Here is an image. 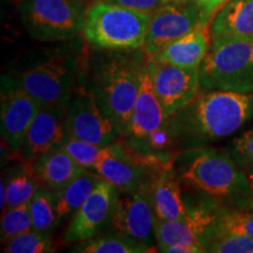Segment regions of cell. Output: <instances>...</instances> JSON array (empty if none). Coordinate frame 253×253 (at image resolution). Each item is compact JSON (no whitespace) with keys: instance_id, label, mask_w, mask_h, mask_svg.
I'll use <instances>...</instances> for the list:
<instances>
[{"instance_id":"cell-7","label":"cell","mask_w":253,"mask_h":253,"mask_svg":"<svg viewBox=\"0 0 253 253\" xmlns=\"http://www.w3.org/2000/svg\"><path fill=\"white\" fill-rule=\"evenodd\" d=\"M188 212L173 220H158L157 251L166 252L176 245H185L205 252V245L219 236V221L230 209L202 196L198 201H186Z\"/></svg>"},{"instance_id":"cell-29","label":"cell","mask_w":253,"mask_h":253,"mask_svg":"<svg viewBox=\"0 0 253 253\" xmlns=\"http://www.w3.org/2000/svg\"><path fill=\"white\" fill-rule=\"evenodd\" d=\"M229 153L246 173L253 186V128L232 142Z\"/></svg>"},{"instance_id":"cell-35","label":"cell","mask_w":253,"mask_h":253,"mask_svg":"<svg viewBox=\"0 0 253 253\" xmlns=\"http://www.w3.org/2000/svg\"><path fill=\"white\" fill-rule=\"evenodd\" d=\"M168 1H172V0H164V2H168Z\"/></svg>"},{"instance_id":"cell-9","label":"cell","mask_w":253,"mask_h":253,"mask_svg":"<svg viewBox=\"0 0 253 253\" xmlns=\"http://www.w3.org/2000/svg\"><path fill=\"white\" fill-rule=\"evenodd\" d=\"M67 129L68 135L96 145H109L122 140L118 126L80 81L68 102Z\"/></svg>"},{"instance_id":"cell-31","label":"cell","mask_w":253,"mask_h":253,"mask_svg":"<svg viewBox=\"0 0 253 253\" xmlns=\"http://www.w3.org/2000/svg\"><path fill=\"white\" fill-rule=\"evenodd\" d=\"M103 1L137 9V11L148 12V13H154L158 7L164 4V0H103Z\"/></svg>"},{"instance_id":"cell-34","label":"cell","mask_w":253,"mask_h":253,"mask_svg":"<svg viewBox=\"0 0 253 253\" xmlns=\"http://www.w3.org/2000/svg\"><path fill=\"white\" fill-rule=\"evenodd\" d=\"M196 1H198L199 5H202V4H204L205 1H208V0H196Z\"/></svg>"},{"instance_id":"cell-36","label":"cell","mask_w":253,"mask_h":253,"mask_svg":"<svg viewBox=\"0 0 253 253\" xmlns=\"http://www.w3.org/2000/svg\"><path fill=\"white\" fill-rule=\"evenodd\" d=\"M80 1H84V0H80Z\"/></svg>"},{"instance_id":"cell-15","label":"cell","mask_w":253,"mask_h":253,"mask_svg":"<svg viewBox=\"0 0 253 253\" xmlns=\"http://www.w3.org/2000/svg\"><path fill=\"white\" fill-rule=\"evenodd\" d=\"M68 102L41 104L21 144L25 161L33 163L41 155L61 148L68 136Z\"/></svg>"},{"instance_id":"cell-28","label":"cell","mask_w":253,"mask_h":253,"mask_svg":"<svg viewBox=\"0 0 253 253\" xmlns=\"http://www.w3.org/2000/svg\"><path fill=\"white\" fill-rule=\"evenodd\" d=\"M205 252L253 253V238L235 233H224L211 239L205 245Z\"/></svg>"},{"instance_id":"cell-6","label":"cell","mask_w":253,"mask_h":253,"mask_svg":"<svg viewBox=\"0 0 253 253\" xmlns=\"http://www.w3.org/2000/svg\"><path fill=\"white\" fill-rule=\"evenodd\" d=\"M87 11L80 0H23L20 18L31 38L67 40L84 32Z\"/></svg>"},{"instance_id":"cell-22","label":"cell","mask_w":253,"mask_h":253,"mask_svg":"<svg viewBox=\"0 0 253 253\" xmlns=\"http://www.w3.org/2000/svg\"><path fill=\"white\" fill-rule=\"evenodd\" d=\"M2 179L5 181L7 192L6 210L28 203L40 184L34 172L33 163L25 161L24 158L6 170Z\"/></svg>"},{"instance_id":"cell-5","label":"cell","mask_w":253,"mask_h":253,"mask_svg":"<svg viewBox=\"0 0 253 253\" xmlns=\"http://www.w3.org/2000/svg\"><path fill=\"white\" fill-rule=\"evenodd\" d=\"M199 72L203 90L253 93V39L212 41Z\"/></svg>"},{"instance_id":"cell-14","label":"cell","mask_w":253,"mask_h":253,"mask_svg":"<svg viewBox=\"0 0 253 253\" xmlns=\"http://www.w3.org/2000/svg\"><path fill=\"white\" fill-rule=\"evenodd\" d=\"M119 190L109 182L100 178L93 191L69 221L63 235L65 244L88 240L100 235L112 223Z\"/></svg>"},{"instance_id":"cell-30","label":"cell","mask_w":253,"mask_h":253,"mask_svg":"<svg viewBox=\"0 0 253 253\" xmlns=\"http://www.w3.org/2000/svg\"><path fill=\"white\" fill-rule=\"evenodd\" d=\"M224 233H235L253 238V211H227L219 221V235Z\"/></svg>"},{"instance_id":"cell-32","label":"cell","mask_w":253,"mask_h":253,"mask_svg":"<svg viewBox=\"0 0 253 253\" xmlns=\"http://www.w3.org/2000/svg\"><path fill=\"white\" fill-rule=\"evenodd\" d=\"M229 0H208L204 4L201 5L202 8V17H201V24L202 25H210V21L212 19L220 7L225 5Z\"/></svg>"},{"instance_id":"cell-8","label":"cell","mask_w":253,"mask_h":253,"mask_svg":"<svg viewBox=\"0 0 253 253\" xmlns=\"http://www.w3.org/2000/svg\"><path fill=\"white\" fill-rule=\"evenodd\" d=\"M82 59L74 54H54L21 71L15 81L40 104L68 102L79 79Z\"/></svg>"},{"instance_id":"cell-13","label":"cell","mask_w":253,"mask_h":253,"mask_svg":"<svg viewBox=\"0 0 253 253\" xmlns=\"http://www.w3.org/2000/svg\"><path fill=\"white\" fill-rule=\"evenodd\" d=\"M157 223L158 218L147 194L141 190L119 191L110 223L118 232L155 251Z\"/></svg>"},{"instance_id":"cell-33","label":"cell","mask_w":253,"mask_h":253,"mask_svg":"<svg viewBox=\"0 0 253 253\" xmlns=\"http://www.w3.org/2000/svg\"><path fill=\"white\" fill-rule=\"evenodd\" d=\"M246 210H249V211H253V196H252L251 201H250V203H249V205H248V208H246Z\"/></svg>"},{"instance_id":"cell-1","label":"cell","mask_w":253,"mask_h":253,"mask_svg":"<svg viewBox=\"0 0 253 253\" xmlns=\"http://www.w3.org/2000/svg\"><path fill=\"white\" fill-rule=\"evenodd\" d=\"M253 119V93L203 90L169 116L177 149L188 150L229 137Z\"/></svg>"},{"instance_id":"cell-20","label":"cell","mask_w":253,"mask_h":253,"mask_svg":"<svg viewBox=\"0 0 253 253\" xmlns=\"http://www.w3.org/2000/svg\"><path fill=\"white\" fill-rule=\"evenodd\" d=\"M33 169L40 184L54 192L65 188L86 170L61 148L38 157L33 162Z\"/></svg>"},{"instance_id":"cell-4","label":"cell","mask_w":253,"mask_h":253,"mask_svg":"<svg viewBox=\"0 0 253 253\" xmlns=\"http://www.w3.org/2000/svg\"><path fill=\"white\" fill-rule=\"evenodd\" d=\"M151 15L99 0L87 9L84 36L91 46L104 50L142 48Z\"/></svg>"},{"instance_id":"cell-10","label":"cell","mask_w":253,"mask_h":253,"mask_svg":"<svg viewBox=\"0 0 253 253\" xmlns=\"http://www.w3.org/2000/svg\"><path fill=\"white\" fill-rule=\"evenodd\" d=\"M201 17V5L196 0L164 2L151 15L142 49L153 59L164 47L202 25Z\"/></svg>"},{"instance_id":"cell-11","label":"cell","mask_w":253,"mask_h":253,"mask_svg":"<svg viewBox=\"0 0 253 253\" xmlns=\"http://www.w3.org/2000/svg\"><path fill=\"white\" fill-rule=\"evenodd\" d=\"M40 102L28 94L13 78L1 80V137L6 150L20 155L21 144L40 108Z\"/></svg>"},{"instance_id":"cell-3","label":"cell","mask_w":253,"mask_h":253,"mask_svg":"<svg viewBox=\"0 0 253 253\" xmlns=\"http://www.w3.org/2000/svg\"><path fill=\"white\" fill-rule=\"evenodd\" d=\"M173 166L182 183L233 211L246 210L253 186L229 151L195 148L178 155Z\"/></svg>"},{"instance_id":"cell-19","label":"cell","mask_w":253,"mask_h":253,"mask_svg":"<svg viewBox=\"0 0 253 253\" xmlns=\"http://www.w3.org/2000/svg\"><path fill=\"white\" fill-rule=\"evenodd\" d=\"M211 42L226 39H253V0H229L214 15Z\"/></svg>"},{"instance_id":"cell-26","label":"cell","mask_w":253,"mask_h":253,"mask_svg":"<svg viewBox=\"0 0 253 253\" xmlns=\"http://www.w3.org/2000/svg\"><path fill=\"white\" fill-rule=\"evenodd\" d=\"M52 233H43L30 230L21 233L2 245V251L7 253H50L55 252Z\"/></svg>"},{"instance_id":"cell-25","label":"cell","mask_w":253,"mask_h":253,"mask_svg":"<svg viewBox=\"0 0 253 253\" xmlns=\"http://www.w3.org/2000/svg\"><path fill=\"white\" fill-rule=\"evenodd\" d=\"M116 143L109 145H96L80 141L68 135L61 144V149L65 150L69 156L74 158L82 168L93 170L95 166L101 162L104 157H107L115 151Z\"/></svg>"},{"instance_id":"cell-24","label":"cell","mask_w":253,"mask_h":253,"mask_svg":"<svg viewBox=\"0 0 253 253\" xmlns=\"http://www.w3.org/2000/svg\"><path fill=\"white\" fill-rule=\"evenodd\" d=\"M32 230L52 233L59 226L56 214L55 194L45 185L39 184L36 194L30 201Z\"/></svg>"},{"instance_id":"cell-17","label":"cell","mask_w":253,"mask_h":253,"mask_svg":"<svg viewBox=\"0 0 253 253\" xmlns=\"http://www.w3.org/2000/svg\"><path fill=\"white\" fill-rule=\"evenodd\" d=\"M181 183L173 163L157 168L145 177L138 190L150 198L158 220L179 219L188 212Z\"/></svg>"},{"instance_id":"cell-27","label":"cell","mask_w":253,"mask_h":253,"mask_svg":"<svg viewBox=\"0 0 253 253\" xmlns=\"http://www.w3.org/2000/svg\"><path fill=\"white\" fill-rule=\"evenodd\" d=\"M32 230L30 202L7 209L2 212L0 224V238L2 245L14 237Z\"/></svg>"},{"instance_id":"cell-21","label":"cell","mask_w":253,"mask_h":253,"mask_svg":"<svg viewBox=\"0 0 253 253\" xmlns=\"http://www.w3.org/2000/svg\"><path fill=\"white\" fill-rule=\"evenodd\" d=\"M100 178L101 177L94 171L86 169L65 188L54 192L59 225L72 220Z\"/></svg>"},{"instance_id":"cell-2","label":"cell","mask_w":253,"mask_h":253,"mask_svg":"<svg viewBox=\"0 0 253 253\" xmlns=\"http://www.w3.org/2000/svg\"><path fill=\"white\" fill-rule=\"evenodd\" d=\"M110 50L108 54L82 59L78 81L89 89L107 115L126 134L140 93L142 79L150 58Z\"/></svg>"},{"instance_id":"cell-23","label":"cell","mask_w":253,"mask_h":253,"mask_svg":"<svg viewBox=\"0 0 253 253\" xmlns=\"http://www.w3.org/2000/svg\"><path fill=\"white\" fill-rule=\"evenodd\" d=\"M79 253H148L154 252L147 246L122 233H106L75 243L71 250Z\"/></svg>"},{"instance_id":"cell-16","label":"cell","mask_w":253,"mask_h":253,"mask_svg":"<svg viewBox=\"0 0 253 253\" xmlns=\"http://www.w3.org/2000/svg\"><path fill=\"white\" fill-rule=\"evenodd\" d=\"M168 120L169 118L153 88L149 73L145 69L130 123L122 141L136 153H140L148 138L168 125Z\"/></svg>"},{"instance_id":"cell-18","label":"cell","mask_w":253,"mask_h":253,"mask_svg":"<svg viewBox=\"0 0 253 253\" xmlns=\"http://www.w3.org/2000/svg\"><path fill=\"white\" fill-rule=\"evenodd\" d=\"M211 47L209 25L197 28L168 45L154 56V60L184 68H199Z\"/></svg>"},{"instance_id":"cell-12","label":"cell","mask_w":253,"mask_h":253,"mask_svg":"<svg viewBox=\"0 0 253 253\" xmlns=\"http://www.w3.org/2000/svg\"><path fill=\"white\" fill-rule=\"evenodd\" d=\"M147 71L167 116L178 112L202 90L199 68H184L150 59Z\"/></svg>"}]
</instances>
